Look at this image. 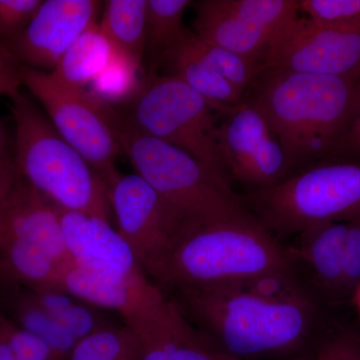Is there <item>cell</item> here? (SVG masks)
I'll use <instances>...</instances> for the list:
<instances>
[{
    "label": "cell",
    "instance_id": "6da1fadb",
    "mask_svg": "<svg viewBox=\"0 0 360 360\" xmlns=\"http://www.w3.org/2000/svg\"><path fill=\"white\" fill-rule=\"evenodd\" d=\"M176 293L184 314L236 359L295 356L326 333L323 307L292 270Z\"/></svg>",
    "mask_w": 360,
    "mask_h": 360
},
{
    "label": "cell",
    "instance_id": "7a4b0ae2",
    "mask_svg": "<svg viewBox=\"0 0 360 360\" xmlns=\"http://www.w3.org/2000/svg\"><path fill=\"white\" fill-rule=\"evenodd\" d=\"M248 89L266 115L291 175L338 160L360 108V73L335 77L264 70Z\"/></svg>",
    "mask_w": 360,
    "mask_h": 360
},
{
    "label": "cell",
    "instance_id": "3957f363",
    "mask_svg": "<svg viewBox=\"0 0 360 360\" xmlns=\"http://www.w3.org/2000/svg\"><path fill=\"white\" fill-rule=\"evenodd\" d=\"M285 270V246L243 208L179 234L148 276L176 292Z\"/></svg>",
    "mask_w": 360,
    "mask_h": 360
},
{
    "label": "cell",
    "instance_id": "277c9868",
    "mask_svg": "<svg viewBox=\"0 0 360 360\" xmlns=\"http://www.w3.org/2000/svg\"><path fill=\"white\" fill-rule=\"evenodd\" d=\"M108 113L120 148L135 174L160 196L174 224V238L245 208L240 194L221 172L181 149L142 134L112 106Z\"/></svg>",
    "mask_w": 360,
    "mask_h": 360
},
{
    "label": "cell",
    "instance_id": "5b68a950",
    "mask_svg": "<svg viewBox=\"0 0 360 360\" xmlns=\"http://www.w3.org/2000/svg\"><path fill=\"white\" fill-rule=\"evenodd\" d=\"M16 174L60 210L110 221V189L27 96L11 97Z\"/></svg>",
    "mask_w": 360,
    "mask_h": 360
},
{
    "label": "cell",
    "instance_id": "8992f818",
    "mask_svg": "<svg viewBox=\"0 0 360 360\" xmlns=\"http://www.w3.org/2000/svg\"><path fill=\"white\" fill-rule=\"evenodd\" d=\"M240 198L245 210L278 240L314 225L352 221L360 217V161L319 163Z\"/></svg>",
    "mask_w": 360,
    "mask_h": 360
},
{
    "label": "cell",
    "instance_id": "52a82bcc",
    "mask_svg": "<svg viewBox=\"0 0 360 360\" xmlns=\"http://www.w3.org/2000/svg\"><path fill=\"white\" fill-rule=\"evenodd\" d=\"M124 106L122 115L142 134L186 151L229 179L217 144L214 110L186 82L170 75L146 77Z\"/></svg>",
    "mask_w": 360,
    "mask_h": 360
},
{
    "label": "cell",
    "instance_id": "ba28073f",
    "mask_svg": "<svg viewBox=\"0 0 360 360\" xmlns=\"http://www.w3.org/2000/svg\"><path fill=\"white\" fill-rule=\"evenodd\" d=\"M23 87L42 106L54 129L77 149L108 186L120 175L115 160L120 142L111 124L108 105L86 89L59 84L49 72L23 66Z\"/></svg>",
    "mask_w": 360,
    "mask_h": 360
},
{
    "label": "cell",
    "instance_id": "9c48e42d",
    "mask_svg": "<svg viewBox=\"0 0 360 360\" xmlns=\"http://www.w3.org/2000/svg\"><path fill=\"white\" fill-rule=\"evenodd\" d=\"M59 288L97 309L117 312L139 336L167 321L175 307L142 269L75 262Z\"/></svg>",
    "mask_w": 360,
    "mask_h": 360
},
{
    "label": "cell",
    "instance_id": "30bf717a",
    "mask_svg": "<svg viewBox=\"0 0 360 360\" xmlns=\"http://www.w3.org/2000/svg\"><path fill=\"white\" fill-rule=\"evenodd\" d=\"M217 125V141L229 180L251 191L281 184L290 176L285 155L260 104L245 91Z\"/></svg>",
    "mask_w": 360,
    "mask_h": 360
},
{
    "label": "cell",
    "instance_id": "8fae6325",
    "mask_svg": "<svg viewBox=\"0 0 360 360\" xmlns=\"http://www.w3.org/2000/svg\"><path fill=\"white\" fill-rule=\"evenodd\" d=\"M194 33L262 65L272 39L298 18V0H200L193 2Z\"/></svg>",
    "mask_w": 360,
    "mask_h": 360
},
{
    "label": "cell",
    "instance_id": "7c38bea8",
    "mask_svg": "<svg viewBox=\"0 0 360 360\" xmlns=\"http://www.w3.org/2000/svg\"><path fill=\"white\" fill-rule=\"evenodd\" d=\"M264 70L349 77L360 73V32L295 18L272 39Z\"/></svg>",
    "mask_w": 360,
    "mask_h": 360
},
{
    "label": "cell",
    "instance_id": "4fadbf2b",
    "mask_svg": "<svg viewBox=\"0 0 360 360\" xmlns=\"http://www.w3.org/2000/svg\"><path fill=\"white\" fill-rule=\"evenodd\" d=\"M108 189L117 231L148 274L174 238V224L155 189L139 174H120Z\"/></svg>",
    "mask_w": 360,
    "mask_h": 360
},
{
    "label": "cell",
    "instance_id": "5bb4252c",
    "mask_svg": "<svg viewBox=\"0 0 360 360\" xmlns=\"http://www.w3.org/2000/svg\"><path fill=\"white\" fill-rule=\"evenodd\" d=\"M101 4L45 0L25 32L6 46L23 65L51 72L75 40L96 23Z\"/></svg>",
    "mask_w": 360,
    "mask_h": 360
},
{
    "label": "cell",
    "instance_id": "9a60e30c",
    "mask_svg": "<svg viewBox=\"0 0 360 360\" xmlns=\"http://www.w3.org/2000/svg\"><path fill=\"white\" fill-rule=\"evenodd\" d=\"M347 231V221L314 225L295 236V245L285 246L296 277L322 307L345 302L341 283Z\"/></svg>",
    "mask_w": 360,
    "mask_h": 360
},
{
    "label": "cell",
    "instance_id": "2e32d148",
    "mask_svg": "<svg viewBox=\"0 0 360 360\" xmlns=\"http://www.w3.org/2000/svg\"><path fill=\"white\" fill-rule=\"evenodd\" d=\"M9 240L25 241L61 262H75L66 248L59 208L20 176L0 210V248Z\"/></svg>",
    "mask_w": 360,
    "mask_h": 360
},
{
    "label": "cell",
    "instance_id": "e0dca14e",
    "mask_svg": "<svg viewBox=\"0 0 360 360\" xmlns=\"http://www.w3.org/2000/svg\"><path fill=\"white\" fill-rule=\"evenodd\" d=\"M59 214L66 248L77 264L111 265L124 270L141 269L131 248L108 220L60 208Z\"/></svg>",
    "mask_w": 360,
    "mask_h": 360
},
{
    "label": "cell",
    "instance_id": "ac0fdd59",
    "mask_svg": "<svg viewBox=\"0 0 360 360\" xmlns=\"http://www.w3.org/2000/svg\"><path fill=\"white\" fill-rule=\"evenodd\" d=\"M163 68H167V75L179 78L200 92L212 110L222 115L229 112L245 94L217 72L200 51L198 35L189 30H184L167 54Z\"/></svg>",
    "mask_w": 360,
    "mask_h": 360
},
{
    "label": "cell",
    "instance_id": "d6986e66",
    "mask_svg": "<svg viewBox=\"0 0 360 360\" xmlns=\"http://www.w3.org/2000/svg\"><path fill=\"white\" fill-rule=\"evenodd\" d=\"M139 338L141 360H243L215 347L191 326L179 305L167 321Z\"/></svg>",
    "mask_w": 360,
    "mask_h": 360
},
{
    "label": "cell",
    "instance_id": "ffe728a7",
    "mask_svg": "<svg viewBox=\"0 0 360 360\" xmlns=\"http://www.w3.org/2000/svg\"><path fill=\"white\" fill-rule=\"evenodd\" d=\"M75 262H61L25 241L9 240L0 248V284L30 290L59 288L66 270Z\"/></svg>",
    "mask_w": 360,
    "mask_h": 360
},
{
    "label": "cell",
    "instance_id": "44dd1931",
    "mask_svg": "<svg viewBox=\"0 0 360 360\" xmlns=\"http://www.w3.org/2000/svg\"><path fill=\"white\" fill-rule=\"evenodd\" d=\"M191 0H148L143 68L146 77H155L165 58L179 42L186 28L184 15Z\"/></svg>",
    "mask_w": 360,
    "mask_h": 360
},
{
    "label": "cell",
    "instance_id": "7402d4cb",
    "mask_svg": "<svg viewBox=\"0 0 360 360\" xmlns=\"http://www.w3.org/2000/svg\"><path fill=\"white\" fill-rule=\"evenodd\" d=\"M4 307L11 321L44 340L53 350L58 360H66L78 341L45 311L33 297L32 291L23 288H2Z\"/></svg>",
    "mask_w": 360,
    "mask_h": 360
},
{
    "label": "cell",
    "instance_id": "603a6c76",
    "mask_svg": "<svg viewBox=\"0 0 360 360\" xmlns=\"http://www.w3.org/2000/svg\"><path fill=\"white\" fill-rule=\"evenodd\" d=\"M113 52L110 40L98 23H94L75 40L49 75L59 84L85 89L108 65Z\"/></svg>",
    "mask_w": 360,
    "mask_h": 360
},
{
    "label": "cell",
    "instance_id": "cb8c5ba5",
    "mask_svg": "<svg viewBox=\"0 0 360 360\" xmlns=\"http://www.w3.org/2000/svg\"><path fill=\"white\" fill-rule=\"evenodd\" d=\"M148 0H108L104 7L101 32L115 51L135 61L143 60Z\"/></svg>",
    "mask_w": 360,
    "mask_h": 360
},
{
    "label": "cell",
    "instance_id": "d4e9b609",
    "mask_svg": "<svg viewBox=\"0 0 360 360\" xmlns=\"http://www.w3.org/2000/svg\"><path fill=\"white\" fill-rule=\"evenodd\" d=\"M40 307L77 341L112 326L92 305L59 288L30 290Z\"/></svg>",
    "mask_w": 360,
    "mask_h": 360
},
{
    "label": "cell",
    "instance_id": "484cf974",
    "mask_svg": "<svg viewBox=\"0 0 360 360\" xmlns=\"http://www.w3.org/2000/svg\"><path fill=\"white\" fill-rule=\"evenodd\" d=\"M146 75L141 63L115 51L110 63L89 84L90 96L99 103L112 106L127 104L137 94Z\"/></svg>",
    "mask_w": 360,
    "mask_h": 360
},
{
    "label": "cell",
    "instance_id": "4316f807",
    "mask_svg": "<svg viewBox=\"0 0 360 360\" xmlns=\"http://www.w3.org/2000/svg\"><path fill=\"white\" fill-rule=\"evenodd\" d=\"M141 338L129 326H110L82 338L66 360H141Z\"/></svg>",
    "mask_w": 360,
    "mask_h": 360
},
{
    "label": "cell",
    "instance_id": "83f0119b",
    "mask_svg": "<svg viewBox=\"0 0 360 360\" xmlns=\"http://www.w3.org/2000/svg\"><path fill=\"white\" fill-rule=\"evenodd\" d=\"M200 51L213 68L239 91L245 94L264 68L257 61L243 58L224 47L208 44L198 37Z\"/></svg>",
    "mask_w": 360,
    "mask_h": 360
},
{
    "label": "cell",
    "instance_id": "f1b7e54d",
    "mask_svg": "<svg viewBox=\"0 0 360 360\" xmlns=\"http://www.w3.org/2000/svg\"><path fill=\"white\" fill-rule=\"evenodd\" d=\"M298 6L319 25L360 32V0H298Z\"/></svg>",
    "mask_w": 360,
    "mask_h": 360
},
{
    "label": "cell",
    "instance_id": "f546056e",
    "mask_svg": "<svg viewBox=\"0 0 360 360\" xmlns=\"http://www.w3.org/2000/svg\"><path fill=\"white\" fill-rule=\"evenodd\" d=\"M0 333L18 360H58L53 350L44 340L20 328L1 311Z\"/></svg>",
    "mask_w": 360,
    "mask_h": 360
},
{
    "label": "cell",
    "instance_id": "4dcf8cb0",
    "mask_svg": "<svg viewBox=\"0 0 360 360\" xmlns=\"http://www.w3.org/2000/svg\"><path fill=\"white\" fill-rule=\"evenodd\" d=\"M44 0H0V44L7 45L25 32Z\"/></svg>",
    "mask_w": 360,
    "mask_h": 360
},
{
    "label": "cell",
    "instance_id": "1f68e13d",
    "mask_svg": "<svg viewBox=\"0 0 360 360\" xmlns=\"http://www.w3.org/2000/svg\"><path fill=\"white\" fill-rule=\"evenodd\" d=\"M360 284V217L347 221L343 248L342 290L343 300L352 298Z\"/></svg>",
    "mask_w": 360,
    "mask_h": 360
},
{
    "label": "cell",
    "instance_id": "d6a6232c",
    "mask_svg": "<svg viewBox=\"0 0 360 360\" xmlns=\"http://www.w3.org/2000/svg\"><path fill=\"white\" fill-rule=\"evenodd\" d=\"M315 360H360V342L345 331L326 333L315 348Z\"/></svg>",
    "mask_w": 360,
    "mask_h": 360
},
{
    "label": "cell",
    "instance_id": "836d02e7",
    "mask_svg": "<svg viewBox=\"0 0 360 360\" xmlns=\"http://www.w3.org/2000/svg\"><path fill=\"white\" fill-rule=\"evenodd\" d=\"M23 65L6 45L0 44V97L18 96L23 86Z\"/></svg>",
    "mask_w": 360,
    "mask_h": 360
},
{
    "label": "cell",
    "instance_id": "e575fe53",
    "mask_svg": "<svg viewBox=\"0 0 360 360\" xmlns=\"http://www.w3.org/2000/svg\"><path fill=\"white\" fill-rule=\"evenodd\" d=\"M360 158V108L350 125L340 151L338 160H356Z\"/></svg>",
    "mask_w": 360,
    "mask_h": 360
},
{
    "label": "cell",
    "instance_id": "d590c367",
    "mask_svg": "<svg viewBox=\"0 0 360 360\" xmlns=\"http://www.w3.org/2000/svg\"><path fill=\"white\" fill-rule=\"evenodd\" d=\"M18 177L15 167L0 169V210L8 200Z\"/></svg>",
    "mask_w": 360,
    "mask_h": 360
},
{
    "label": "cell",
    "instance_id": "8d00e7d4",
    "mask_svg": "<svg viewBox=\"0 0 360 360\" xmlns=\"http://www.w3.org/2000/svg\"><path fill=\"white\" fill-rule=\"evenodd\" d=\"M13 167H15L13 158L9 155L8 148H7L6 132L4 129V125L0 123V169Z\"/></svg>",
    "mask_w": 360,
    "mask_h": 360
},
{
    "label": "cell",
    "instance_id": "74e56055",
    "mask_svg": "<svg viewBox=\"0 0 360 360\" xmlns=\"http://www.w3.org/2000/svg\"><path fill=\"white\" fill-rule=\"evenodd\" d=\"M0 360H18L1 333H0Z\"/></svg>",
    "mask_w": 360,
    "mask_h": 360
},
{
    "label": "cell",
    "instance_id": "f35d334b",
    "mask_svg": "<svg viewBox=\"0 0 360 360\" xmlns=\"http://www.w3.org/2000/svg\"><path fill=\"white\" fill-rule=\"evenodd\" d=\"M352 300H354L355 307H356V309L359 310L360 314V284L359 288H356V290H355L354 295L352 296Z\"/></svg>",
    "mask_w": 360,
    "mask_h": 360
}]
</instances>
